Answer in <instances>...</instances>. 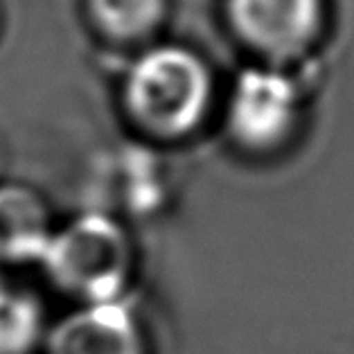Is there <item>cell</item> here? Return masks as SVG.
I'll list each match as a JSON object with an SVG mask.
<instances>
[{"instance_id":"obj_7","label":"cell","mask_w":354,"mask_h":354,"mask_svg":"<svg viewBox=\"0 0 354 354\" xmlns=\"http://www.w3.org/2000/svg\"><path fill=\"white\" fill-rule=\"evenodd\" d=\"M57 223L53 205L39 187L0 178V269L39 266Z\"/></svg>"},{"instance_id":"obj_6","label":"cell","mask_w":354,"mask_h":354,"mask_svg":"<svg viewBox=\"0 0 354 354\" xmlns=\"http://www.w3.org/2000/svg\"><path fill=\"white\" fill-rule=\"evenodd\" d=\"M41 354H153L151 332L133 298L73 307L50 330Z\"/></svg>"},{"instance_id":"obj_1","label":"cell","mask_w":354,"mask_h":354,"mask_svg":"<svg viewBox=\"0 0 354 354\" xmlns=\"http://www.w3.org/2000/svg\"><path fill=\"white\" fill-rule=\"evenodd\" d=\"M221 82L201 50L158 39L124 57L118 73V113L133 140L174 149L217 122Z\"/></svg>"},{"instance_id":"obj_8","label":"cell","mask_w":354,"mask_h":354,"mask_svg":"<svg viewBox=\"0 0 354 354\" xmlns=\"http://www.w3.org/2000/svg\"><path fill=\"white\" fill-rule=\"evenodd\" d=\"M86 30L118 55H131L165 39L171 0H80Z\"/></svg>"},{"instance_id":"obj_11","label":"cell","mask_w":354,"mask_h":354,"mask_svg":"<svg viewBox=\"0 0 354 354\" xmlns=\"http://www.w3.org/2000/svg\"><path fill=\"white\" fill-rule=\"evenodd\" d=\"M7 280V275H5V271L3 269H0V282H5Z\"/></svg>"},{"instance_id":"obj_2","label":"cell","mask_w":354,"mask_h":354,"mask_svg":"<svg viewBox=\"0 0 354 354\" xmlns=\"http://www.w3.org/2000/svg\"><path fill=\"white\" fill-rule=\"evenodd\" d=\"M316 66H241L221 86L217 113L230 149L253 162H269L291 151L312 113Z\"/></svg>"},{"instance_id":"obj_3","label":"cell","mask_w":354,"mask_h":354,"mask_svg":"<svg viewBox=\"0 0 354 354\" xmlns=\"http://www.w3.org/2000/svg\"><path fill=\"white\" fill-rule=\"evenodd\" d=\"M138 257L140 250L127 221L86 208L57 223L37 269L73 307L97 305L131 296Z\"/></svg>"},{"instance_id":"obj_10","label":"cell","mask_w":354,"mask_h":354,"mask_svg":"<svg viewBox=\"0 0 354 354\" xmlns=\"http://www.w3.org/2000/svg\"><path fill=\"white\" fill-rule=\"evenodd\" d=\"M3 28H5V19H3V7H0V37H3Z\"/></svg>"},{"instance_id":"obj_9","label":"cell","mask_w":354,"mask_h":354,"mask_svg":"<svg viewBox=\"0 0 354 354\" xmlns=\"http://www.w3.org/2000/svg\"><path fill=\"white\" fill-rule=\"evenodd\" d=\"M50 321L37 291L0 282V354H41Z\"/></svg>"},{"instance_id":"obj_5","label":"cell","mask_w":354,"mask_h":354,"mask_svg":"<svg viewBox=\"0 0 354 354\" xmlns=\"http://www.w3.org/2000/svg\"><path fill=\"white\" fill-rule=\"evenodd\" d=\"M100 201L88 205L127 221L153 219L171 205L174 174L167 162V151L131 140L122 149L111 151L97 169Z\"/></svg>"},{"instance_id":"obj_4","label":"cell","mask_w":354,"mask_h":354,"mask_svg":"<svg viewBox=\"0 0 354 354\" xmlns=\"http://www.w3.org/2000/svg\"><path fill=\"white\" fill-rule=\"evenodd\" d=\"M332 0H221V21L248 62L314 66L332 30Z\"/></svg>"}]
</instances>
